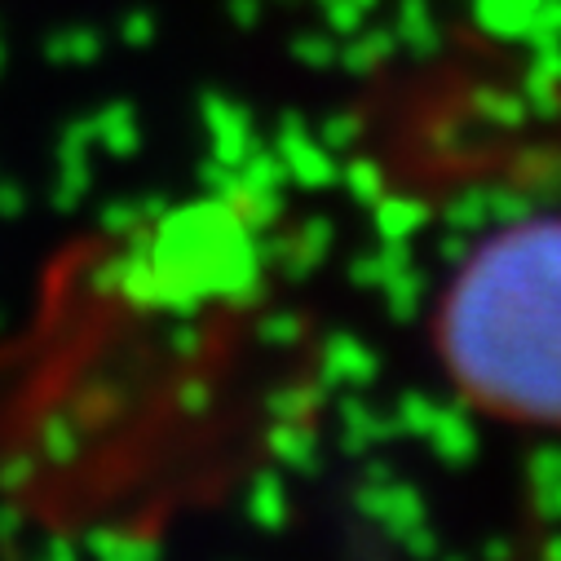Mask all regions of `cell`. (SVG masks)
<instances>
[{"label": "cell", "instance_id": "cell-1", "mask_svg": "<svg viewBox=\"0 0 561 561\" xmlns=\"http://www.w3.org/2000/svg\"><path fill=\"white\" fill-rule=\"evenodd\" d=\"M447 350L478 398L513 415H561V230L491 243L447 310Z\"/></svg>", "mask_w": 561, "mask_h": 561}]
</instances>
